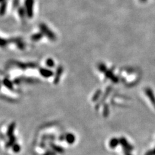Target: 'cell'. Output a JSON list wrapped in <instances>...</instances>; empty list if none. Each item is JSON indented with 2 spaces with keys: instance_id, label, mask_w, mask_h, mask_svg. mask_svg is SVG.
<instances>
[{
  "instance_id": "obj_1",
  "label": "cell",
  "mask_w": 155,
  "mask_h": 155,
  "mask_svg": "<svg viewBox=\"0 0 155 155\" xmlns=\"http://www.w3.org/2000/svg\"><path fill=\"white\" fill-rule=\"evenodd\" d=\"M34 3V0H25V9L26 10L27 16L29 18H32L33 17Z\"/></svg>"
},
{
  "instance_id": "obj_2",
  "label": "cell",
  "mask_w": 155,
  "mask_h": 155,
  "mask_svg": "<svg viewBox=\"0 0 155 155\" xmlns=\"http://www.w3.org/2000/svg\"><path fill=\"white\" fill-rule=\"evenodd\" d=\"M39 28H40L42 33L46 35L48 37V38L50 39V40H55V39H56V35L49 29V27L47 26L45 24H44V23L39 24Z\"/></svg>"
},
{
  "instance_id": "obj_3",
  "label": "cell",
  "mask_w": 155,
  "mask_h": 155,
  "mask_svg": "<svg viewBox=\"0 0 155 155\" xmlns=\"http://www.w3.org/2000/svg\"><path fill=\"white\" fill-rule=\"evenodd\" d=\"M63 68L62 66H59L58 68H57L56 73L55 74V80H54V82H55V84H58L61 76H62V74L63 73Z\"/></svg>"
},
{
  "instance_id": "obj_4",
  "label": "cell",
  "mask_w": 155,
  "mask_h": 155,
  "mask_svg": "<svg viewBox=\"0 0 155 155\" xmlns=\"http://www.w3.org/2000/svg\"><path fill=\"white\" fill-rule=\"evenodd\" d=\"M39 73H40L41 76L45 78L51 77L52 76L54 75L52 71H50L49 69H47V68H40V69H39Z\"/></svg>"
},
{
  "instance_id": "obj_5",
  "label": "cell",
  "mask_w": 155,
  "mask_h": 155,
  "mask_svg": "<svg viewBox=\"0 0 155 155\" xmlns=\"http://www.w3.org/2000/svg\"><path fill=\"white\" fill-rule=\"evenodd\" d=\"M50 146L54 151H56V152H57V153H64V149L62 147H60L59 146H57V145H55V144H54L52 143H50Z\"/></svg>"
},
{
  "instance_id": "obj_6",
  "label": "cell",
  "mask_w": 155,
  "mask_h": 155,
  "mask_svg": "<svg viewBox=\"0 0 155 155\" xmlns=\"http://www.w3.org/2000/svg\"><path fill=\"white\" fill-rule=\"evenodd\" d=\"M75 136L73 134H72V133H68L65 135V140L68 143H73L75 142Z\"/></svg>"
},
{
  "instance_id": "obj_7",
  "label": "cell",
  "mask_w": 155,
  "mask_h": 155,
  "mask_svg": "<svg viewBox=\"0 0 155 155\" xmlns=\"http://www.w3.org/2000/svg\"><path fill=\"white\" fill-rule=\"evenodd\" d=\"M7 9V2L5 1L1 3L0 5V16H3L6 13Z\"/></svg>"
},
{
  "instance_id": "obj_8",
  "label": "cell",
  "mask_w": 155,
  "mask_h": 155,
  "mask_svg": "<svg viewBox=\"0 0 155 155\" xmlns=\"http://www.w3.org/2000/svg\"><path fill=\"white\" fill-rule=\"evenodd\" d=\"M15 124L14 123H12L9 126V128H8V130H7V136H9V138L10 137H11L12 136H13V132L14 131V129H15Z\"/></svg>"
},
{
  "instance_id": "obj_9",
  "label": "cell",
  "mask_w": 155,
  "mask_h": 155,
  "mask_svg": "<svg viewBox=\"0 0 155 155\" xmlns=\"http://www.w3.org/2000/svg\"><path fill=\"white\" fill-rule=\"evenodd\" d=\"M16 138L15 136H12L11 137H10L9 142H7L5 145L6 148H9L10 147H12L14 144L16 143Z\"/></svg>"
},
{
  "instance_id": "obj_10",
  "label": "cell",
  "mask_w": 155,
  "mask_h": 155,
  "mask_svg": "<svg viewBox=\"0 0 155 155\" xmlns=\"http://www.w3.org/2000/svg\"><path fill=\"white\" fill-rule=\"evenodd\" d=\"M17 66L20 68H23V69H25L27 68H33L35 65L33 63H17Z\"/></svg>"
},
{
  "instance_id": "obj_11",
  "label": "cell",
  "mask_w": 155,
  "mask_h": 155,
  "mask_svg": "<svg viewBox=\"0 0 155 155\" xmlns=\"http://www.w3.org/2000/svg\"><path fill=\"white\" fill-rule=\"evenodd\" d=\"M17 12H18V14H19V16H20V17H21V18H23L24 17H25V16H27L26 10H25V7H19Z\"/></svg>"
},
{
  "instance_id": "obj_12",
  "label": "cell",
  "mask_w": 155,
  "mask_h": 155,
  "mask_svg": "<svg viewBox=\"0 0 155 155\" xmlns=\"http://www.w3.org/2000/svg\"><path fill=\"white\" fill-rule=\"evenodd\" d=\"M43 36H44V34L41 33V32H39V33H36L34 35H32L31 39L32 40L37 41L43 38Z\"/></svg>"
},
{
  "instance_id": "obj_13",
  "label": "cell",
  "mask_w": 155,
  "mask_h": 155,
  "mask_svg": "<svg viewBox=\"0 0 155 155\" xmlns=\"http://www.w3.org/2000/svg\"><path fill=\"white\" fill-rule=\"evenodd\" d=\"M3 84H4L8 89L11 90L13 89V85L11 82L8 79H5V80H3Z\"/></svg>"
},
{
  "instance_id": "obj_14",
  "label": "cell",
  "mask_w": 155,
  "mask_h": 155,
  "mask_svg": "<svg viewBox=\"0 0 155 155\" xmlns=\"http://www.w3.org/2000/svg\"><path fill=\"white\" fill-rule=\"evenodd\" d=\"M20 149H21V147L19 145V144L17 143H14V145L12 146V150L14 153H19L20 151Z\"/></svg>"
},
{
  "instance_id": "obj_15",
  "label": "cell",
  "mask_w": 155,
  "mask_h": 155,
  "mask_svg": "<svg viewBox=\"0 0 155 155\" xmlns=\"http://www.w3.org/2000/svg\"><path fill=\"white\" fill-rule=\"evenodd\" d=\"M118 143V140L116 138H113L111 140L110 142V147L112 148H114V147H116Z\"/></svg>"
},
{
  "instance_id": "obj_16",
  "label": "cell",
  "mask_w": 155,
  "mask_h": 155,
  "mask_svg": "<svg viewBox=\"0 0 155 155\" xmlns=\"http://www.w3.org/2000/svg\"><path fill=\"white\" fill-rule=\"evenodd\" d=\"M46 65L49 67H53L55 66V62H54L53 60L49 58L46 61Z\"/></svg>"
},
{
  "instance_id": "obj_17",
  "label": "cell",
  "mask_w": 155,
  "mask_h": 155,
  "mask_svg": "<svg viewBox=\"0 0 155 155\" xmlns=\"http://www.w3.org/2000/svg\"><path fill=\"white\" fill-rule=\"evenodd\" d=\"M101 95V91L100 90H99V91H97L96 92L95 94V95H94L92 96V101H94V102H95V101H96L98 99V98L100 97Z\"/></svg>"
},
{
  "instance_id": "obj_18",
  "label": "cell",
  "mask_w": 155,
  "mask_h": 155,
  "mask_svg": "<svg viewBox=\"0 0 155 155\" xmlns=\"http://www.w3.org/2000/svg\"><path fill=\"white\" fill-rule=\"evenodd\" d=\"M7 41L5 40L4 39L0 38V47H5L7 45Z\"/></svg>"
},
{
  "instance_id": "obj_19",
  "label": "cell",
  "mask_w": 155,
  "mask_h": 155,
  "mask_svg": "<svg viewBox=\"0 0 155 155\" xmlns=\"http://www.w3.org/2000/svg\"><path fill=\"white\" fill-rule=\"evenodd\" d=\"M19 4H20V0H13L12 6L14 9L17 8V7L19 6Z\"/></svg>"
},
{
  "instance_id": "obj_20",
  "label": "cell",
  "mask_w": 155,
  "mask_h": 155,
  "mask_svg": "<svg viewBox=\"0 0 155 155\" xmlns=\"http://www.w3.org/2000/svg\"><path fill=\"white\" fill-rule=\"evenodd\" d=\"M106 67L103 64H100L99 65V69L102 71V72H104L106 70Z\"/></svg>"
},
{
  "instance_id": "obj_21",
  "label": "cell",
  "mask_w": 155,
  "mask_h": 155,
  "mask_svg": "<svg viewBox=\"0 0 155 155\" xmlns=\"http://www.w3.org/2000/svg\"><path fill=\"white\" fill-rule=\"evenodd\" d=\"M64 140H65V136H61L60 137V141H63Z\"/></svg>"
},
{
  "instance_id": "obj_22",
  "label": "cell",
  "mask_w": 155,
  "mask_h": 155,
  "mask_svg": "<svg viewBox=\"0 0 155 155\" xmlns=\"http://www.w3.org/2000/svg\"><path fill=\"white\" fill-rule=\"evenodd\" d=\"M140 1H141V2H146L147 0H140Z\"/></svg>"
},
{
  "instance_id": "obj_23",
  "label": "cell",
  "mask_w": 155,
  "mask_h": 155,
  "mask_svg": "<svg viewBox=\"0 0 155 155\" xmlns=\"http://www.w3.org/2000/svg\"><path fill=\"white\" fill-rule=\"evenodd\" d=\"M5 1V0H0V3H3V2H4Z\"/></svg>"
},
{
  "instance_id": "obj_24",
  "label": "cell",
  "mask_w": 155,
  "mask_h": 155,
  "mask_svg": "<svg viewBox=\"0 0 155 155\" xmlns=\"http://www.w3.org/2000/svg\"><path fill=\"white\" fill-rule=\"evenodd\" d=\"M44 155H49V154H48L47 153V152H46V153H45V154H44Z\"/></svg>"
}]
</instances>
